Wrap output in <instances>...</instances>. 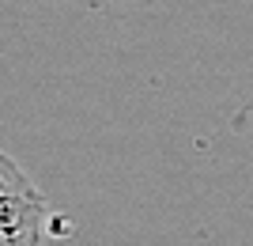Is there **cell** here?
I'll use <instances>...</instances> for the list:
<instances>
[{"mask_svg": "<svg viewBox=\"0 0 253 246\" xmlns=\"http://www.w3.org/2000/svg\"><path fill=\"white\" fill-rule=\"evenodd\" d=\"M49 239V201L15 167L0 159V246H45Z\"/></svg>", "mask_w": 253, "mask_h": 246, "instance_id": "6da1fadb", "label": "cell"}]
</instances>
